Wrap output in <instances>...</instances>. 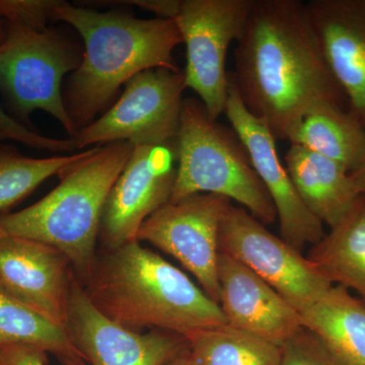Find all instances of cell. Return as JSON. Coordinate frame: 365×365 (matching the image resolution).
Returning a JSON list of instances; mask_svg holds the SVG:
<instances>
[{"label": "cell", "mask_w": 365, "mask_h": 365, "mask_svg": "<svg viewBox=\"0 0 365 365\" xmlns=\"http://www.w3.org/2000/svg\"><path fill=\"white\" fill-rule=\"evenodd\" d=\"M217 275L228 325L278 347L304 328L299 312L244 264L220 253Z\"/></svg>", "instance_id": "2e32d148"}, {"label": "cell", "mask_w": 365, "mask_h": 365, "mask_svg": "<svg viewBox=\"0 0 365 365\" xmlns=\"http://www.w3.org/2000/svg\"><path fill=\"white\" fill-rule=\"evenodd\" d=\"M201 365H281V348L225 325L187 338Z\"/></svg>", "instance_id": "7402d4cb"}, {"label": "cell", "mask_w": 365, "mask_h": 365, "mask_svg": "<svg viewBox=\"0 0 365 365\" xmlns=\"http://www.w3.org/2000/svg\"><path fill=\"white\" fill-rule=\"evenodd\" d=\"M6 24L0 42V93L7 113L32 129L31 115L44 111L73 138L76 130L64 104L62 81L81 66L83 50L55 29Z\"/></svg>", "instance_id": "8992f818"}, {"label": "cell", "mask_w": 365, "mask_h": 365, "mask_svg": "<svg viewBox=\"0 0 365 365\" xmlns=\"http://www.w3.org/2000/svg\"><path fill=\"white\" fill-rule=\"evenodd\" d=\"M218 250L265 280L299 314L334 285L302 252L269 232L247 209L232 203L223 215Z\"/></svg>", "instance_id": "9c48e42d"}, {"label": "cell", "mask_w": 365, "mask_h": 365, "mask_svg": "<svg viewBox=\"0 0 365 365\" xmlns=\"http://www.w3.org/2000/svg\"><path fill=\"white\" fill-rule=\"evenodd\" d=\"M306 7L348 112L365 128V0H311Z\"/></svg>", "instance_id": "9a60e30c"}, {"label": "cell", "mask_w": 365, "mask_h": 365, "mask_svg": "<svg viewBox=\"0 0 365 365\" xmlns=\"http://www.w3.org/2000/svg\"><path fill=\"white\" fill-rule=\"evenodd\" d=\"M288 141L335 160L349 173L365 158L364 127L347 110L332 105L307 112Z\"/></svg>", "instance_id": "ffe728a7"}, {"label": "cell", "mask_w": 365, "mask_h": 365, "mask_svg": "<svg viewBox=\"0 0 365 365\" xmlns=\"http://www.w3.org/2000/svg\"><path fill=\"white\" fill-rule=\"evenodd\" d=\"M253 0H181L175 24L186 46V88L195 91L211 119L225 114L230 78L227 57L241 37Z\"/></svg>", "instance_id": "52a82bcc"}, {"label": "cell", "mask_w": 365, "mask_h": 365, "mask_svg": "<svg viewBox=\"0 0 365 365\" xmlns=\"http://www.w3.org/2000/svg\"><path fill=\"white\" fill-rule=\"evenodd\" d=\"M134 146L120 141L90 148L58 175L50 193L18 212L0 216V239L23 237L58 249L81 283L97 259L106 201Z\"/></svg>", "instance_id": "277c9868"}, {"label": "cell", "mask_w": 365, "mask_h": 365, "mask_svg": "<svg viewBox=\"0 0 365 365\" xmlns=\"http://www.w3.org/2000/svg\"><path fill=\"white\" fill-rule=\"evenodd\" d=\"M163 365H201L198 360L194 356L193 353L190 350V347L185 348L184 350L177 353L175 356L168 360Z\"/></svg>", "instance_id": "f1b7e54d"}, {"label": "cell", "mask_w": 365, "mask_h": 365, "mask_svg": "<svg viewBox=\"0 0 365 365\" xmlns=\"http://www.w3.org/2000/svg\"><path fill=\"white\" fill-rule=\"evenodd\" d=\"M176 177V139L134 146L103 211L98 239L106 251L137 241L143 223L169 202Z\"/></svg>", "instance_id": "8fae6325"}, {"label": "cell", "mask_w": 365, "mask_h": 365, "mask_svg": "<svg viewBox=\"0 0 365 365\" xmlns=\"http://www.w3.org/2000/svg\"><path fill=\"white\" fill-rule=\"evenodd\" d=\"M307 258L332 284L356 292L365 306V195L311 247Z\"/></svg>", "instance_id": "d6986e66"}, {"label": "cell", "mask_w": 365, "mask_h": 365, "mask_svg": "<svg viewBox=\"0 0 365 365\" xmlns=\"http://www.w3.org/2000/svg\"><path fill=\"white\" fill-rule=\"evenodd\" d=\"M6 21L0 16V42L4 40V35H6Z\"/></svg>", "instance_id": "4dcf8cb0"}, {"label": "cell", "mask_w": 365, "mask_h": 365, "mask_svg": "<svg viewBox=\"0 0 365 365\" xmlns=\"http://www.w3.org/2000/svg\"><path fill=\"white\" fill-rule=\"evenodd\" d=\"M280 348L281 365H343L321 338L304 327Z\"/></svg>", "instance_id": "cb8c5ba5"}, {"label": "cell", "mask_w": 365, "mask_h": 365, "mask_svg": "<svg viewBox=\"0 0 365 365\" xmlns=\"http://www.w3.org/2000/svg\"><path fill=\"white\" fill-rule=\"evenodd\" d=\"M71 261L54 247L23 239H0V289L67 330Z\"/></svg>", "instance_id": "5bb4252c"}, {"label": "cell", "mask_w": 365, "mask_h": 365, "mask_svg": "<svg viewBox=\"0 0 365 365\" xmlns=\"http://www.w3.org/2000/svg\"><path fill=\"white\" fill-rule=\"evenodd\" d=\"M88 150L90 148L68 155L34 158L0 143V211L21 202L46 180L85 158Z\"/></svg>", "instance_id": "603a6c76"}, {"label": "cell", "mask_w": 365, "mask_h": 365, "mask_svg": "<svg viewBox=\"0 0 365 365\" xmlns=\"http://www.w3.org/2000/svg\"><path fill=\"white\" fill-rule=\"evenodd\" d=\"M6 140L18 141L34 150L51 151L56 153H74L78 150L73 139L53 138L40 134L24 126L7 113L0 104V143Z\"/></svg>", "instance_id": "d4e9b609"}, {"label": "cell", "mask_w": 365, "mask_h": 365, "mask_svg": "<svg viewBox=\"0 0 365 365\" xmlns=\"http://www.w3.org/2000/svg\"><path fill=\"white\" fill-rule=\"evenodd\" d=\"M285 168L307 208L329 227H335L360 196L350 173L340 163L290 143Z\"/></svg>", "instance_id": "e0dca14e"}, {"label": "cell", "mask_w": 365, "mask_h": 365, "mask_svg": "<svg viewBox=\"0 0 365 365\" xmlns=\"http://www.w3.org/2000/svg\"><path fill=\"white\" fill-rule=\"evenodd\" d=\"M230 126L246 146L257 175L267 190L279 220L281 239L299 252L323 239V223L302 202L278 155L276 138L259 118L242 104L230 81L225 106Z\"/></svg>", "instance_id": "7c38bea8"}, {"label": "cell", "mask_w": 365, "mask_h": 365, "mask_svg": "<svg viewBox=\"0 0 365 365\" xmlns=\"http://www.w3.org/2000/svg\"><path fill=\"white\" fill-rule=\"evenodd\" d=\"M176 148L177 177L169 202L215 194L237 201L263 225L277 220L241 138L232 126L211 119L200 100H184Z\"/></svg>", "instance_id": "5b68a950"}, {"label": "cell", "mask_w": 365, "mask_h": 365, "mask_svg": "<svg viewBox=\"0 0 365 365\" xmlns=\"http://www.w3.org/2000/svg\"><path fill=\"white\" fill-rule=\"evenodd\" d=\"M53 21L73 26L83 41L81 66L63 91L76 133L95 121L133 76L153 68L180 71L173 52L182 39L174 21L98 13L66 1H57Z\"/></svg>", "instance_id": "3957f363"}, {"label": "cell", "mask_w": 365, "mask_h": 365, "mask_svg": "<svg viewBox=\"0 0 365 365\" xmlns=\"http://www.w3.org/2000/svg\"><path fill=\"white\" fill-rule=\"evenodd\" d=\"M121 2L141 7L145 11L155 14L158 19L172 21L176 18L181 6V0H135V1Z\"/></svg>", "instance_id": "83f0119b"}, {"label": "cell", "mask_w": 365, "mask_h": 365, "mask_svg": "<svg viewBox=\"0 0 365 365\" xmlns=\"http://www.w3.org/2000/svg\"><path fill=\"white\" fill-rule=\"evenodd\" d=\"M343 365H365V306L347 288L333 285L300 314Z\"/></svg>", "instance_id": "ac0fdd59"}, {"label": "cell", "mask_w": 365, "mask_h": 365, "mask_svg": "<svg viewBox=\"0 0 365 365\" xmlns=\"http://www.w3.org/2000/svg\"><path fill=\"white\" fill-rule=\"evenodd\" d=\"M81 287L103 316L133 332L162 330L187 339L227 325L202 288L138 241L97 256Z\"/></svg>", "instance_id": "7a4b0ae2"}, {"label": "cell", "mask_w": 365, "mask_h": 365, "mask_svg": "<svg viewBox=\"0 0 365 365\" xmlns=\"http://www.w3.org/2000/svg\"><path fill=\"white\" fill-rule=\"evenodd\" d=\"M230 204V199L215 194L168 202L143 223L137 235V241L150 242L179 261L218 304V237Z\"/></svg>", "instance_id": "30bf717a"}, {"label": "cell", "mask_w": 365, "mask_h": 365, "mask_svg": "<svg viewBox=\"0 0 365 365\" xmlns=\"http://www.w3.org/2000/svg\"><path fill=\"white\" fill-rule=\"evenodd\" d=\"M64 365H90L83 359L60 360ZM48 352L28 344L0 345V365H48Z\"/></svg>", "instance_id": "4316f807"}, {"label": "cell", "mask_w": 365, "mask_h": 365, "mask_svg": "<svg viewBox=\"0 0 365 365\" xmlns=\"http://www.w3.org/2000/svg\"><path fill=\"white\" fill-rule=\"evenodd\" d=\"M353 182L360 195H365V158L356 170L350 173Z\"/></svg>", "instance_id": "f546056e"}, {"label": "cell", "mask_w": 365, "mask_h": 365, "mask_svg": "<svg viewBox=\"0 0 365 365\" xmlns=\"http://www.w3.org/2000/svg\"><path fill=\"white\" fill-rule=\"evenodd\" d=\"M184 74L167 68L140 72L125 83L121 97L73 137L78 150L120 143L148 145L170 143L179 131Z\"/></svg>", "instance_id": "ba28073f"}, {"label": "cell", "mask_w": 365, "mask_h": 365, "mask_svg": "<svg viewBox=\"0 0 365 365\" xmlns=\"http://www.w3.org/2000/svg\"><path fill=\"white\" fill-rule=\"evenodd\" d=\"M67 331L90 365H163L189 345L176 333L133 332L106 318L91 304L74 272Z\"/></svg>", "instance_id": "4fadbf2b"}, {"label": "cell", "mask_w": 365, "mask_h": 365, "mask_svg": "<svg viewBox=\"0 0 365 365\" xmlns=\"http://www.w3.org/2000/svg\"><path fill=\"white\" fill-rule=\"evenodd\" d=\"M55 0H0V16L11 25L42 31L53 21Z\"/></svg>", "instance_id": "484cf974"}, {"label": "cell", "mask_w": 365, "mask_h": 365, "mask_svg": "<svg viewBox=\"0 0 365 365\" xmlns=\"http://www.w3.org/2000/svg\"><path fill=\"white\" fill-rule=\"evenodd\" d=\"M242 104L276 139L319 105L347 110L299 0H253L228 73Z\"/></svg>", "instance_id": "6da1fadb"}, {"label": "cell", "mask_w": 365, "mask_h": 365, "mask_svg": "<svg viewBox=\"0 0 365 365\" xmlns=\"http://www.w3.org/2000/svg\"><path fill=\"white\" fill-rule=\"evenodd\" d=\"M13 343L42 348L60 360H86L66 328L36 313L0 289V345Z\"/></svg>", "instance_id": "44dd1931"}]
</instances>
